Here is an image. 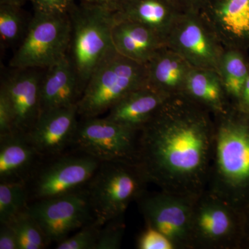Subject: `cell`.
I'll return each instance as SVG.
<instances>
[{"label":"cell","instance_id":"6da1fadb","mask_svg":"<svg viewBox=\"0 0 249 249\" xmlns=\"http://www.w3.org/2000/svg\"><path fill=\"white\" fill-rule=\"evenodd\" d=\"M213 114L183 94L171 96L141 127L136 163L160 191H206L213 149Z\"/></svg>","mask_w":249,"mask_h":249},{"label":"cell","instance_id":"7a4b0ae2","mask_svg":"<svg viewBox=\"0 0 249 249\" xmlns=\"http://www.w3.org/2000/svg\"><path fill=\"white\" fill-rule=\"evenodd\" d=\"M213 116V149L206 190L242 210L249 204V114L231 106Z\"/></svg>","mask_w":249,"mask_h":249},{"label":"cell","instance_id":"3957f363","mask_svg":"<svg viewBox=\"0 0 249 249\" xmlns=\"http://www.w3.org/2000/svg\"><path fill=\"white\" fill-rule=\"evenodd\" d=\"M148 183L136 162H101L86 187L95 222L103 226L124 217L129 204L146 194Z\"/></svg>","mask_w":249,"mask_h":249},{"label":"cell","instance_id":"277c9868","mask_svg":"<svg viewBox=\"0 0 249 249\" xmlns=\"http://www.w3.org/2000/svg\"><path fill=\"white\" fill-rule=\"evenodd\" d=\"M69 16L71 31L67 56L83 93L93 72L115 51L111 37L115 13L80 4L73 6Z\"/></svg>","mask_w":249,"mask_h":249},{"label":"cell","instance_id":"5b68a950","mask_svg":"<svg viewBox=\"0 0 249 249\" xmlns=\"http://www.w3.org/2000/svg\"><path fill=\"white\" fill-rule=\"evenodd\" d=\"M146 85V65L114 51L89 78L77 103L78 116L98 117L131 91Z\"/></svg>","mask_w":249,"mask_h":249},{"label":"cell","instance_id":"8992f818","mask_svg":"<svg viewBox=\"0 0 249 249\" xmlns=\"http://www.w3.org/2000/svg\"><path fill=\"white\" fill-rule=\"evenodd\" d=\"M191 242L193 249H244L242 210L206 190L195 202Z\"/></svg>","mask_w":249,"mask_h":249},{"label":"cell","instance_id":"52a82bcc","mask_svg":"<svg viewBox=\"0 0 249 249\" xmlns=\"http://www.w3.org/2000/svg\"><path fill=\"white\" fill-rule=\"evenodd\" d=\"M69 14L34 11L19 47L10 61L12 69H47L66 56L71 38Z\"/></svg>","mask_w":249,"mask_h":249},{"label":"cell","instance_id":"ba28073f","mask_svg":"<svg viewBox=\"0 0 249 249\" xmlns=\"http://www.w3.org/2000/svg\"><path fill=\"white\" fill-rule=\"evenodd\" d=\"M52 157L36 169L27 186L29 201L49 199L86 188L101 161L82 153Z\"/></svg>","mask_w":249,"mask_h":249},{"label":"cell","instance_id":"9c48e42d","mask_svg":"<svg viewBox=\"0 0 249 249\" xmlns=\"http://www.w3.org/2000/svg\"><path fill=\"white\" fill-rule=\"evenodd\" d=\"M139 130L106 117L79 121L71 146L100 161L136 162Z\"/></svg>","mask_w":249,"mask_h":249},{"label":"cell","instance_id":"30bf717a","mask_svg":"<svg viewBox=\"0 0 249 249\" xmlns=\"http://www.w3.org/2000/svg\"><path fill=\"white\" fill-rule=\"evenodd\" d=\"M196 196L160 190L147 193L137 202L145 226L168 237L175 249H193L191 223Z\"/></svg>","mask_w":249,"mask_h":249},{"label":"cell","instance_id":"8fae6325","mask_svg":"<svg viewBox=\"0 0 249 249\" xmlns=\"http://www.w3.org/2000/svg\"><path fill=\"white\" fill-rule=\"evenodd\" d=\"M27 211L40 225L50 243L61 242L95 219L86 188L32 201L28 204Z\"/></svg>","mask_w":249,"mask_h":249},{"label":"cell","instance_id":"7c38bea8","mask_svg":"<svg viewBox=\"0 0 249 249\" xmlns=\"http://www.w3.org/2000/svg\"><path fill=\"white\" fill-rule=\"evenodd\" d=\"M165 45L193 68L217 70L224 47L200 13L184 12L170 29Z\"/></svg>","mask_w":249,"mask_h":249},{"label":"cell","instance_id":"4fadbf2b","mask_svg":"<svg viewBox=\"0 0 249 249\" xmlns=\"http://www.w3.org/2000/svg\"><path fill=\"white\" fill-rule=\"evenodd\" d=\"M43 74L37 69H14L1 80L0 90L9 99L14 115V133L27 134L41 114Z\"/></svg>","mask_w":249,"mask_h":249},{"label":"cell","instance_id":"5bb4252c","mask_svg":"<svg viewBox=\"0 0 249 249\" xmlns=\"http://www.w3.org/2000/svg\"><path fill=\"white\" fill-rule=\"evenodd\" d=\"M224 48L249 49V0H210L200 11Z\"/></svg>","mask_w":249,"mask_h":249},{"label":"cell","instance_id":"9a60e30c","mask_svg":"<svg viewBox=\"0 0 249 249\" xmlns=\"http://www.w3.org/2000/svg\"><path fill=\"white\" fill-rule=\"evenodd\" d=\"M78 116L77 106L42 111L26 136L42 158L62 155L71 146Z\"/></svg>","mask_w":249,"mask_h":249},{"label":"cell","instance_id":"2e32d148","mask_svg":"<svg viewBox=\"0 0 249 249\" xmlns=\"http://www.w3.org/2000/svg\"><path fill=\"white\" fill-rule=\"evenodd\" d=\"M113 45L123 56L146 65L161 47L164 39L141 23L121 17L115 13L111 29Z\"/></svg>","mask_w":249,"mask_h":249},{"label":"cell","instance_id":"e0dca14e","mask_svg":"<svg viewBox=\"0 0 249 249\" xmlns=\"http://www.w3.org/2000/svg\"><path fill=\"white\" fill-rule=\"evenodd\" d=\"M78 75L67 55L46 69L40 87L41 113L77 106L82 96Z\"/></svg>","mask_w":249,"mask_h":249},{"label":"cell","instance_id":"ac0fdd59","mask_svg":"<svg viewBox=\"0 0 249 249\" xmlns=\"http://www.w3.org/2000/svg\"><path fill=\"white\" fill-rule=\"evenodd\" d=\"M42 158L26 134L0 137V182L27 183Z\"/></svg>","mask_w":249,"mask_h":249},{"label":"cell","instance_id":"d6986e66","mask_svg":"<svg viewBox=\"0 0 249 249\" xmlns=\"http://www.w3.org/2000/svg\"><path fill=\"white\" fill-rule=\"evenodd\" d=\"M145 65L147 85L169 97L182 94L193 68L179 54L166 45L161 47Z\"/></svg>","mask_w":249,"mask_h":249},{"label":"cell","instance_id":"ffe728a7","mask_svg":"<svg viewBox=\"0 0 249 249\" xmlns=\"http://www.w3.org/2000/svg\"><path fill=\"white\" fill-rule=\"evenodd\" d=\"M169 96L148 85L131 91L109 109L106 119L139 130Z\"/></svg>","mask_w":249,"mask_h":249},{"label":"cell","instance_id":"44dd1931","mask_svg":"<svg viewBox=\"0 0 249 249\" xmlns=\"http://www.w3.org/2000/svg\"><path fill=\"white\" fill-rule=\"evenodd\" d=\"M150 28L164 39L183 11L175 0H122L115 12Z\"/></svg>","mask_w":249,"mask_h":249},{"label":"cell","instance_id":"7402d4cb","mask_svg":"<svg viewBox=\"0 0 249 249\" xmlns=\"http://www.w3.org/2000/svg\"><path fill=\"white\" fill-rule=\"evenodd\" d=\"M182 94L213 115L222 114L231 106L219 73L212 69L192 68Z\"/></svg>","mask_w":249,"mask_h":249},{"label":"cell","instance_id":"603a6c76","mask_svg":"<svg viewBox=\"0 0 249 249\" xmlns=\"http://www.w3.org/2000/svg\"><path fill=\"white\" fill-rule=\"evenodd\" d=\"M217 71L231 104L237 106L249 74L247 51L224 48Z\"/></svg>","mask_w":249,"mask_h":249},{"label":"cell","instance_id":"cb8c5ba5","mask_svg":"<svg viewBox=\"0 0 249 249\" xmlns=\"http://www.w3.org/2000/svg\"><path fill=\"white\" fill-rule=\"evenodd\" d=\"M30 19L27 20L20 6L0 4V42L1 47L9 48L22 42L27 34Z\"/></svg>","mask_w":249,"mask_h":249},{"label":"cell","instance_id":"d4e9b609","mask_svg":"<svg viewBox=\"0 0 249 249\" xmlns=\"http://www.w3.org/2000/svg\"><path fill=\"white\" fill-rule=\"evenodd\" d=\"M29 193L27 183H0V224L8 223L27 209Z\"/></svg>","mask_w":249,"mask_h":249},{"label":"cell","instance_id":"484cf974","mask_svg":"<svg viewBox=\"0 0 249 249\" xmlns=\"http://www.w3.org/2000/svg\"><path fill=\"white\" fill-rule=\"evenodd\" d=\"M8 224L16 232L19 249H43L51 244L40 225L27 209L13 218Z\"/></svg>","mask_w":249,"mask_h":249},{"label":"cell","instance_id":"4316f807","mask_svg":"<svg viewBox=\"0 0 249 249\" xmlns=\"http://www.w3.org/2000/svg\"><path fill=\"white\" fill-rule=\"evenodd\" d=\"M102 227L93 220L77 231L73 235L56 243L55 249H96Z\"/></svg>","mask_w":249,"mask_h":249},{"label":"cell","instance_id":"83f0119b","mask_svg":"<svg viewBox=\"0 0 249 249\" xmlns=\"http://www.w3.org/2000/svg\"><path fill=\"white\" fill-rule=\"evenodd\" d=\"M124 218V216L112 219L101 227L96 249L121 248L125 230Z\"/></svg>","mask_w":249,"mask_h":249},{"label":"cell","instance_id":"f1b7e54d","mask_svg":"<svg viewBox=\"0 0 249 249\" xmlns=\"http://www.w3.org/2000/svg\"><path fill=\"white\" fill-rule=\"evenodd\" d=\"M137 248L139 249H175L173 244L163 234L153 228L145 226L138 237Z\"/></svg>","mask_w":249,"mask_h":249},{"label":"cell","instance_id":"f546056e","mask_svg":"<svg viewBox=\"0 0 249 249\" xmlns=\"http://www.w3.org/2000/svg\"><path fill=\"white\" fill-rule=\"evenodd\" d=\"M34 11L46 14L66 15L70 14L75 0H29Z\"/></svg>","mask_w":249,"mask_h":249},{"label":"cell","instance_id":"4dcf8cb0","mask_svg":"<svg viewBox=\"0 0 249 249\" xmlns=\"http://www.w3.org/2000/svg\"><path fill=\"white\" fill-rule=\"evenodd\" d=\"M14 133V115L9 99L0 90V137Z\"/></svg>","mask_w":249,"mask_h":249},{"label":"cell","instance_id":"1f68e13d","mask_svg":"<svg viewBox=\"0 0 249 249\" xmlns=\"http://www.w3.org/2000/svg\"><path fill=\"white\" fill-rule=\"evenodd\" d=\"M0 226V249H19L17 235L13 228L8 223Z\"/></svg>","mask_w":249,"mask_h":249},{"label":"cell","instance_id":"d6a6232c","mask_svg":"<svg viewBox=\"0 0 249 249\" xmlns=\"http://www.w3.org/2000/svg\"><path fill=\"white\" fill-rule=\"evenodd\" d=\"M80 4L88 7L96 8L115 13L122 0H80Z\"/></svg>","mask_w":249,"mask_h":249},{"label":"cell","instance_id":"836d02e7","mask_svg":"<svg viewBox=\"0 0 249 249\" xmlns=\"http://www.w3.org/2000/svg\"><path fill=\"white\" fill-rule=\"evenodd\" d=\"M183 12L199 13L210 0H175Z\"/></svg>","mask_w":249,"mask_h":249},{"label":"cell","instance_id":"e575fe53","mask_svg":"<svg viewBox=\"0 0 249 249\" xmlns=\"http://www.w3.org/2000/svg\"><path fill=\"white\" fill-rule=\"evenodd\" d=\"M236 107L240 110L249 114V74L246 81L240 100Z\"/></svg>","mask_w":249,"mask_h":249},{"label":"cell","instance_id":"d590c367","mask_svg":"<svg viewBox=\"0 0 249 249\" xmlns=\"http://www.w3.org/2000/svg\"><path fill=\"white\" fill-rule=\"evenodd\" d=\"M245 228V244L244 249H249V204L242 209Z\"/></svg>","mask_w":249,"mask_h":249},{"label":"cell","instance_id":"8d00e7d4","mask_svg":"<svg viewBox=\"0 0 249 249\" xmlns=\"http://www.w3.org/2000/svg\"><path fill=\"white\" fill-rule=\"evenodd\" d=\"M29 0H0V4H10L14 6H20L22 7L23 5L25 4Z\"/></svg>","mask_w":249,"mask_h":249}]
</instances>
